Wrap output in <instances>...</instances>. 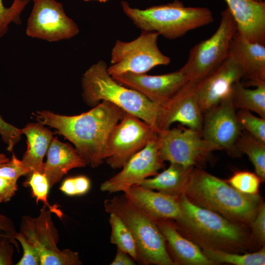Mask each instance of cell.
Instances as JSON below:
<instances>
[{
	"mask_svg": "<svg viewBox=\"0 0 265 265\" xmlns=\"http://www.w3.org/2000/svg\"><path fill=\"white\" fill-rule=\"evenodd\" d=\"M125 113L117 106L103 101L77 115H59L49 110L33 114L39 123L54 128L56 133L71 142L86 165L96 168L105 161L108 136Z\"/></svg>",
	"mask_w": 265,
	"mask_h": 265,
	"instance_id": "obj_1",
	"label": "cell"
},
{
	"mask_svg": "<svg viewBox=\"0 0 265 265\" xmlns=\"http://www.w3.org/2000/svg\"><path fill=\"white\" fill-rule=\"evenodd\" d=\"M181 214L174 221L178 231L201 249L244 253L248 250L249 227L235 223L179 197Z\"/></svg>",
	"mask_w": 265,
	"mask_h": 265,
	"instance_id": "obj_2",
	"label": "cell"
},
{
	"mask_svg": "<svg viewBox=\"0 0 265 265\" xmlns=\"http://www.w3.org/2000/svg\"><path fill=\"white\" fill-rule=\"evenodd\" d=\"M184 194L193 204L248 227L264 203L259 194L242 193L198 167L193 168Z\"/></svg>",
	"mask_w": 265,
	"mask_h": 265,
	"instance_id": "obj_3",
	"label": "cell"
},
{
	"mask_svg": "<svg viewBox=\"0 0 265 265\" xmlns=\"http://www.w3.org/2000/svg\"><path fill=\"white\" fill-rule=\"evenodd\" d=\"M107 67L106 62L100 60L83 74L81 84L84 102L94 106L100 101H108L125 112L137 117L157 131L160 106L137 91L118 82L109 74Z\"/></svg>",
	"mask_w": 265,
	"mask_h": 265,
	"instance_id": "obj_4",
	"label": "cell"
},
{
	"mask_svg": "<svg viewBox=\"0 0 265 265\" xmlns=\"http://www.w3.org/2000/svg\"><path fill=\"white\" fill-rule=\"evenodd\" d=\"M121 3L125 14L141 31L156 32L168 39L181 37L213 21L208 8L186 7L179 0L145 9L132 8L126 1Z\"/></svg>",
	"mask_w": 265,
	"mask_h": 265,
	"instance_id": "obj_5",
	"label": "cell"
},
{
	"mask_svg": "<svg viewBox=\"0 0 265 265\" xmlns=\"http://www.w3.org/2000/svg\"><path fill=\"white\" fill-rule=\"evenodd\" d=\"M104 208L106 212L118 215L131 231L139 263L175 265L168 254L165 238L155 220L132 205L124 196L106 199Z\"/></svg>",
	"mask_w": 265,
	"mask_h": 265,
	"instance_id": "obj_6",
	"label": "cell"
},
{
	"mask_svg": "<svg viewBox=\"0 0 265 265\" xmlns=\"http://www.w3.org/2000/svg\"><path fill=\"white\" fill-rule=\"evenodd\" d=\"M237 30L236 21L227 7L221 13L216 31L191 49L187 61L180 69L189 80L199 82L226 59L231 42Z\"/></svg>",
	"mask_w": 265,
	"mask_h": 265,
	"instance_id": "obj_7",
	"label": "cell"
},
{
	"mask_svg": "<svg viewBox=\"0 0 265 265\" xmlns=\"http://www.w3.org/2000/svg\"><path fill=\"white\" fill-rule=\"evenodd\" d=\"M159 34L141 31L130 42L117 40L111 51V65L107 72L111 76L126 72L144 74L159 65H167L170 59L159 49Z\"/></svg>",
	"mask_w": 265,
	"mask_h": 265,
	"instance_id": "obj_8",
	"label": "cell"
},
{
	"mask_svg": "<svg viewBox=\"0 0 265 265\" xmlns=\"http://www.w3.org/2000/svg\"><path fill=\"white\" fill-rule=\"evenodd\" d=\"M46 207L43 206L37 217L23 216L19 233L37 250L41 265H81L77 252L58 248V232Z\"/></svg>",
	"mask_w": 265,
	"mask_h": 265,
	"instance_id": "obj_9",
	"label": "cell"
},
{
	"mask_svg": "<svg viewBox=\"0 0 265 265\" xmlns=\"http://www.w3.org/2000/svg\"><path fill=\"white\" fill-rule=\"evenodd\" d=\"M157 138L161 160L185 167L200 168L215 151L203 137L201 132L187 127L159 131Z\"/></svg>",
	"mask_w": 265,
	"mask_h": 265,
	"instance_id": "obj_10",
	"label": "cell"
},
{
	"mask_svg": "<svg viewBox=\"0 0 265 265\" xmlns=\"http://www.w3.org/2000/svg\"><path fill=\"white\" fill-rule=\"evenodd\" d=\"M157 133L151 125L125 112L108 136L105 161L112 169L121 168L133 155L155 138Z\"/></svg>",
	"mask_w": 265,
	"mask_h": 265,
	"instance_id": "obj_11",
	"label": "cell"
},
{
	"mask_svg": "<svg viewBox=\"0 0 265 265\" xmlns=\"http://www.w3.org/2000/svg\"><path fill=\"white\" fill-rule=\"evenodd\" d=\"M79 32L76 23L68 17L62 3L55 0H35L28 18L27 35L49 42L70 39Z\"/></svg>",
	"mask_w": 265,
	"mask_h": 265,
	"instance_id": "obj_12",
	"label": "cell"
},
{
	"mask_svg": "<svg viewBox=\"0 0 265 265\" xmlns=\"http://www.w3.org/2000/svg\"><path fill=\"white\" fill-rule=\"evenodd\" d=\"M231 96L204 114L203 137L216 150H224L232 156L240 154L236 146L242 132Z\"/></svg>",
	"mask_w": 265,
	"mask_h": 265,
	"instance_id": "obj_13",
	"label": "cell"
},
{
	"mask_svg": "<svg viewBox=\"0 0 265 265\" xmlns=\"http://www.w3.org/2000/svg\"><path fill=\"white\" fill-rule=\"evenodd\" d=\"M164 166L159 153L157 136L142 149L133 155L117 174L103 182L100 186L103 192H124L133 185L156 175Z\"/></svg>",
	"mask_w": 265,
	"mask_h": 265,
	"instance_id": "obj_14",
	"label": "cell"
},
{
	"mask_svg": "<svg viewBox=\"0 0 265 265\" xmlns=\"http://www.w3.org/2000/svg\"><path fill=\"white\" fill-rule=\"evenodd\" d=\"M196 83L188 80L160 106L157 123L158 132L169 128L175 122L202 131L204 114L197 98Z\"/></svg>",
	"mask_w": 265,
	"mask_h": 265,
	"instance_id": "obj_15",
	"label": "cell"
},
{
	"mask_svg": "<svg viewBox=\"0 0 265 265\" xmlns=\"http://www.w3.org/2000/svg\"><path fill=\"white\" fill-rule=\"evenodd\" d=\"M243 77L240 64L229 53L218 67L196 83V94L203 114L230 98L233 85Z\"/></svg>",
	"mask_w": 265,
	"mask_h": 265,
	"instance_id": "obj_16",
	"label": "cell"
},
{
	"mask_svg": "<svg viewBox=\"0 0 265 265\" xmlns=\"http://www.w3.org/2000/svg\"><path fill=\"white\" fill-rule=\"evenodd\" d=\"M111 77L121 84L137 91L160 106L189 80L180 69L159 75L126 72Z\"/></svg>",
	"mask_w": 265,
	"mask_h": 265,
	"instance_id": "obj_17",
	"label": "cell"
},
{
	"mask_svg": "<svg viewBox=\"0 0 265 265\" xmlns=\"http://www.w3.org/2000/svg\"><path fill=\"white\" fill-rule=\"evenodd\" d=\"M125 198L133 206L154 220H177L181 214L179 197L155 191L140 185L130 187Z\"/></svg>",
	"mask_w": 265,
	"mask_h": 265,
	"instance_id": "obj_18",
	"label": "cell"
},
{
	"mask_svg": "<svg viewBox=\"0 0 265 265\" xmlns=\"http://www.w3.org/2000/svg\"><path fill=\"white\" fill-rule=\"evenodd\" d=\"M237 26V32L246 40L265 45V2L225 0Z\"/></svg>",
	"mask_w": 265,
	"mask_h": 265,
	"instance_id": "obj_19",
	"label": "cell"
},
{
	"mask_svg": "<svg viewBox=\"0 0 265 265\" xmlns=\"http://www.w3.org/2000/svg\"><path fill=\"white\" fill-rule=\"evenodd\" d=\"M156 222L165 238L168 254L175 265H215L198 245L178 231L174 220L162 219Z\"/></svg>",
	"mask_w": 265,
	"mask_h": 265,
	"instance_id": "obj_20",
	"label": "cell"
},
{
	"mask_svg": "<svg viewBox=\"0 0 265 265\" xmlns=\"http://www.w3.org/2000/svg\"><path fill=\"white\" fill-rule=\"evenodd\" d=\"M229 53L240 64L243 78L248 80L250 85L265 81V45L251 42L237 30L230 43Z\"/></svg>",
	"mask_w": 265,
	"mask_h": 265,
	"instance_id": "obj_21",
	"label": "cell"
},
{
	"mask_svg": "<svg viewBox=\"0 0 265 265\" xmlns=\"http://www.w3.org/2000/svg\"><path fill=\"white\" fill-rule=\"evenodd\" d=\"M86 165L75 148L53 137L47 151V159L44 162L42 173L52 187L70 170Z\"/></svg>",
	"mask_w": 265,
	"mask_h": 265,
	"instance_id": "obj_22",
	"label": "cell"
},
{
	"mask_svg": "<svg viewBox=\"0 0 265 265\" xmlns=\"http://www.w3.org/2000/svg\"><path fill=\"white\" fill-rule=\"evenodd\" d=\"M22 132L27 138V149L21 162L23 167L28 171L27 177L33 172L42 173L43 159L53 137V133L39 123L27 124Z\"/></svg>",
	"mask_w": 265,
	"mask_h": 265,
	"instance_id": "obj_23",
	"label": "cell"
},
{
	"mask_svg": "<svg viewBox=\"0 0 265 265\" xmlns=\"http://www.w3.org/2000/svg\"><path fill=\"white\" fill-rule=\"evenodd\" d=\"M194 168L170 163L167 169L152 178L145 179L139 185L166 195L179 197L184 193Z\"/></svg>",
	"mask_w": 265,
	"mask_h": 265,
	"instance_id": "obj_24",
	"label": "cell"
},
{
	"mask_svg": "<svg viewBox=\"0 0 265 265\" xmlns=\"http://www.w3.org/2000/svg\"><path fill=\"white\" fill-rule=\"evenodd\" d=\"M253 89L247 88L240 81L233 86L231 97L235 108L246 109L265 118V81L253 85Z\"/></svg>",
	"mask_w": 265,
	"mask_h": 265,
	"instance_id": "obj_25",
	"label": "cell"
},
{
	"mask_svg": "<svg viewBox=\"0 0 265 265\" xmlns=\"http://www.w3.org/2000/svg\"><path fill=\"white\" fill-rule=\"evenodd\" d=\"M240 153L246 155L253 164L255 173L263 182L265 181V143L244 131L241 132L236 144Z\"/></svg>",
	"mask_w": 265,
	"mask_h": 265,
	"instance_id": "obj_26",
	"label": "cell"
},
{
	"mask_svg": "<svg viewBox=\"0 0 265 265\" xmlns=\"http://www.w3.org/2000/svg\"><path fill=\"white\" fill-rule=\"evenodd\" d=\"M202 250L206 257L215 265L220 264L235 265H265V245L252 253H237L213 249Z\"/></svg>",
	"mask_w": 265,
	"mask_h": 265,
	"instance_id": "obj_27",
	"label": "cell"
},
{
	"mask_svg": "<svg viewBox=\"0 0 265 265\" xmlns=\"http://www.w3.org/2000/svg\"><path fill=\"white\" fill-rule=\"evenodd\" d=\"M110 242L139 263L137 246L133 235L124 221L114 213H109Z\"/></svg>",
	"mask_w": 265,
	"mask_h": 265,
	"instance_id": "obj_28",
	"label": "cell"
},
{
	"mask_svg": "<svg viewBox=\"0 0 265 265\" xmlns=\"http://www.w3.org/2000/svg\"><path fill=\"white\" fill-rule=\"evenodd\" d=\"M25 186L31 188L32 196L35 198L37 204L39 201L42 202L49 210L59 218L63 217V213L57 205H51L48 200L49 189L51 188L46 176L39 172H33L24 183Z\"/></svg>",
	"mask_w": 265,
	"mask_h": 265,
	"instance_id": "obj_29",
	"label": "cell"
},
{
	"mask_svg": "<svg viewBox=\"0 0 265 265\" xmlns=\"http://www.w3.org/2000/svg\"><path fill=\"white\" fill-rule=\"evenodd\" d=\"M226 181L238 191L248 195L259 194L260 184L263 183L255 173L245 170L235 172Z\"/></svg>",
	"mask_w": 265,
	"mask_h": 265,
	"instance_id": "obj_30",
	"label": "cell"
},
{
	"mask_svg": "<svg viewBox=\"0 0 265 265\" xmlns=\"http://www.w3.org/2000/svg\"><path fill=\"white\" fill-rule=\"evenodd\" d=\"M237 116L242 130L265 143V118L257 117L246 109H238Z\"/></svg>",
	"mask_w": 265,
	"mask_h": 265,
	"instance_id": "obj_31",
	"label": "cell"
},
{
	"mask_svg": "<svg viewBox=\"0 0 265 265\" xmlns=\"http://www.w3.org/2000/svg\"><path fill=\"white\" fill-rule=\"evenodd\" d=\"M28 2L26 0H14L9 7H6L2 0H0V38L7 33L11 23L21 24V14Z\"/></svg>",
	"mask_w": 265,
	"mask_h": 265,
	"instance_id": "obj_32",
	"label": "cell"
},
{
	"mask_svg": "<svg viewBox=\"0 0 265 265\" xmlns=\"http://www.w3.org/2000/svg\"><path fill=\"white\" fill-rule=\"evenodd\" d=\"M248 250L256 251L265 245V204L259 210L249 225Z\"/></svg>",
	"mask_w": 265,
	"mask_h": 265,
	"instance_id": "obj_33",
	"label": "cell"
},
{
	"mask_svg": "<svg viewBox=\"0 0 265 265\" xmlns=\"http://www.w3.org/2000/svg\"><path fill=\"white\" fill-rule=\"evenodd\" d=\"M28 171L22 166L21 160L13 153L9 160L0 166V177L17 182L18 179L28 175Z\"/></svg>",
	"mask_w": 265,
	"mask_h": 265,
	"instance_id": "obj_34",
	"label": "cell"
},
{
	"mask_svg": "<svg viewBox=\"0 0 265 265\" xmlns=\"http://www.w3.org/2000/svg\"><path fill=\"white\" fill-rule=\"evenodd\" d=\"M22 129L5 122L0 115V135L7 145V150L12 152L15 145L20 141Z\"/></svg>",
	"mask_w": 265,
	"mask_h": 265,
	"instance_id": "obj_35",
	"label": "cell"
},
{
	"mask_svg": "<svg viewBox=\"0 0 265 265\" xmlns=\"http://www.w3.org/2000/svg\"><path fill=\"white\" fill-rule=\"evenodd\" d=\"M15 238L21 244L23 255L16 265H41L40 257L35 248L19 233Z\"/></svg>",
	"mask_w": 265,
	"mask_h": 265,
	"instance_id": "obj_36",
	"label": "cell"
},
{
	"mask_svg": "<svg viewBox=\"0 0 265 265\" xmlns=\"http://www.w3.org/2000/svg\"><path fill=\"white\" fill-rule=\"evenodd\" d=\"M19 251L17 240L13 239L5 233L0 234V265L13 264V256L14 248Z\"/></svg>",
	"mask_w": 265,
	"mask_h": 265,
	"instance_id": "obj_37",
	"label": "cell"
},
{
	"mask_svg": "<svg viewBox=\"0 0 265 265\" xmlns=\"http://www.w3.org/2000/svg\"><path fill=\"white\" fill-rule=\"evenodd\" d=\"M17 190V182L0 177V203L10 201Z\"/></svg>",
	"mask_w": 265,
	"mask_h": 265,
	"instance_id": "obj_38",
	"label": "cell"
},
{
	"mask_svg": "<svg viewBox=\"0 0 265 265\" xmlns=\"http://www.w3.org/2000/svg\"><path fill=\"white\" fill-rule=\"evenodd\" d=\"M0 231L6 234L12 239H15V236L17 233L12 220L9 217L0 213Z\"/></svg>",
	"mask_w": 265,
	"mask_h": 265,
	"instance_id": "obj_39",
	"label": "cell"
},
{
	"mask_svg": "<svg viewBox=\"0 0 265 265\" xmlns=\"http://www.w3.org/2000/svg\"><path fill=\"white\" fill-rule=\"evenodd\" d=\"M74 184L77 196L82 195L87 193L91 188L90 179L85 176L74 177Z\"/></svg>",
	"mask_w": 265,
	"mask_h": 265,
	"instance_id": "obj_40",
	"label": "cell"
},
{
	"mask_svg": "<svg viewBox=\"0 0 265 265\" xmlns=\"http://www.w3.org/2000/svg\"><path fill=\"white\" fill-rule=\"evenodd\" d=\"M136 262L128 253L117 248L116 253L110 265H135Z\"/></svg>",
	"mask_w": 265,
	"mask_h": 265,
	"instance_id": "obj_41",
	"label": "cell"
},
{
	"mask_svg": "<svg viewBox=\"0 0 265 265\" xmlns=\"http://www.w3.org/2000/svg\"><path fill=\"white\" fill-rule=\"evenodd\" d=\"M59 189L66 195L69 196H77L74 177H70L65 179L62 182Z\"/></svg>",
	"mask_w": 265,
	"mask_h": 265,
	"instance_id": "obj_42",
	"label": "cell"
},
{
	"mask_svg": "<svg viewBox=\"0 0 265 265\" xmlns=\"http://www.w3.org/2000/svg\"><path fill=\"white\" fill-rule=\"evenodd\" d=\"M9 160L4 154L0 153V166Z\"/></svg>",
	"mask_w": 265,
	"mask_h": 265,
	"instance_id": "obj_43",
	"label": "cell"
},
{
	"mask_svg": "<svg viewBox=\"0 0 265 265\" xmlns=\"http://www.w3.org/2000/svg\"><path fill=\"white\" fill-rule=\"evenodd\" d=\"M83 0L87 1H89V0ZM98 0V1H99L100 2H106L107 1H108L109 0Z\"/></svg>",
	"mask_w": 265,
	"mask_h": 265,
	"instance_id": "obj_44",
	"label": "cell"
},
{
	"mask_svg": "<svg viewBox=\"0 0 265 265\" xmlns=\"http://www.w3.org/2000/svg\"><path fill=\"white\" fill-rule=\"evenodd\" d=\"M253 0L256 1H258V2L263 1V0Z\"/></svg>",
	"mask_w": 265,
	"mask_h": 265,
	"instance_id": "obj_45",
	"label": "cell"
},
{
	"mask_svg": "<svg viewBox=\"0 0 265 265\" xmlns=\"http://www.w3.org/2000/svg\"><path fill=\"white\" fill-rule=\"evenodd\" d=\"M28 0V1L32 0V1H34L35 0Z\"/></svg>",
	"mask_w": 265,
	"mask_h": 265,
	"instance_id": "obj_46",
	"label": "cell"
},
{
	"mask_svg": "<svg viewBox=\"0 0 265 265\" xmlns=\"http://www.w3.org/2000/svg\"></svg>",
	"mask_w": 265,
	"mask_h": 265,
	"instance_id": "obj_47",
	"label": "cell"
}]
</instances>
